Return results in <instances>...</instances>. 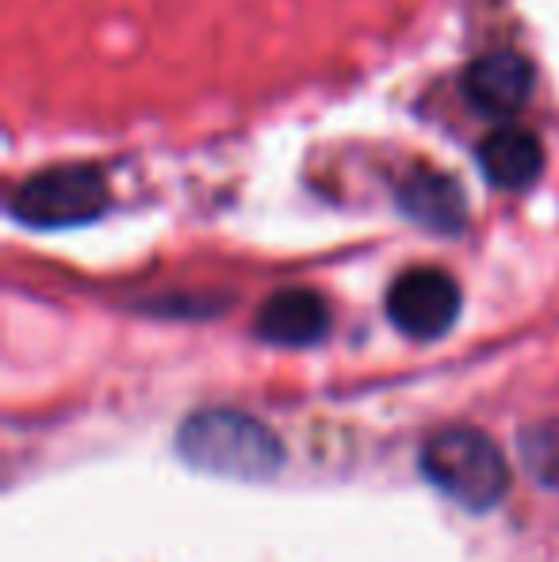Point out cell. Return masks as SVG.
I'll return each mask as SVG.
<instances>
[{
	"label": "cell",
	"instance_id": "obj_1",
	"mask_svg": "<svg viewBox=\"0 0 559 562\" xmlns=\"http://www.w3.org/2000/svg\"><path fill=\"white\" fill-rule=\"evenodd\" d=\"M177 451L203 474L261 482L283 467L280 437L242 409H200L180 425Z\"/></svg>",
	"mask_w": 559,
	"mask_h": 562
},
{
	"label": "cell",
	"instance_id": "obj_2",
	"mask_svg": "<svg viewBox=\"0 0 559 562\" xmlns=\"http://www.w3.org/2000/svg\"><path fill=\"white\" fill-rule=\"evenodd\" d=\"M422 474L463 509H494L510 490V463L479 429H445L422 448Z\"/></svg>",
	"mask_w": 559,
	"mask_h": 562
},
{
	"label": "cell",
	"instance_id": "obj_3",
	"mask_svg": "<svg viewBox=\"0 0 559 562\" xmlns=\"http://www.w3.org/2000/svg\"><path fill=\"white\" fill-rule=\"evenodd\" d=\"M8 207L20 223L38 229L81 226L108 211V180L97 165H58L23 180Z\"/></svg>",
	"mask_w": 559,
	"mask_h": 562
},
{
	"label": "cell",
	"instance_id": "obj_4",
	"mask_svg": "<svg viewBox=\"0 0 559 562\" xmlns=\"http://www.w3.org/2000/svg\"><path fill=\"white\" fill-rule=\"evenodd\" d=\"M388 318L414 340H437L460 318V288L440 268H411L388 291Z\"/></svg>",
	"mask_w": 559,
	"mask_h": 562
},
{
	"label": "cell",
	"instance_id": "obj_5",
	"mask_svg": "<svg viewBox=\"0 0 559 562\" xmlns=\"http://www.w3.org/2000/svg\"><path fill=\"white\" fill-rule=\"evenodd\" d=\"M533 92V66L522 54H483L463 69V97L483 115H514Z\"/></svg>",
	"mask_w": 559,
	"mask_h": 562
},
{
	"label": "cell",
	"instance_id": "obj_6",
	"mask_svg": "<svg viewBox=\"0 0 559 562\" xmlns=\"http://www.w3.org/2000/svg\"><path fill=\"white\" fill-rule=\"evenodd\" d=\"M326 334H329V306L318 291H306V288L277 291L257 311V337H265L269 345L303 348V345H318Z\"/></svg>",
	"mask_w": 559,
	"mask_h": 562
},
{
	"label": "cell",
	"instance_id": "obj_7",
	"mask_svg": "<svg viewBox=\"0 0 559 562\" xmlns=\"http://www.w3.org/2000/svg\"><path fill=\"white\" fill-rule=\"evenodd\" d=\"M479 169L494 188L522 192L545 169V149H540L537 134L525 126H499L479 142Z\"/></svg>",
	"mask_w": 559,
	"mask_h": 562
},
{
	"label": "cell",
	"instance_id": "obj_8",
	"mask_svg": "<svg viewBox=\"0 0 559 562\" xmlns=\"http://www.w3.org/2000/svg\"><path fill=\"white\" fill-rule=\"evenodd\" d=\"M399 203H403V211L414 223L437 229V234H460L463 218H468L460 184H456L452 177H445V172H433V169H422V172H414L411 180H403Z\"/></svg>",
	"mask_w": 559,
	"mask_h": 562
},
{
	"label": "cell",
	"instance_id": "obj_9",
	"mask_svg": "<svg viewBox=\"0 0 559 562\" xmlns=\"http://www.w3.org/2000/svg\"><path fill=\"white\" fill-rule=\"evenodd\" d=\"M522 463L540 486H559V422L529 425L517 440Z\"/></svg>",
	"mask_w": 559,
	"mask_h": 562
}]
</instances>
